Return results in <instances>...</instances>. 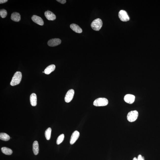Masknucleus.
I'll return each mask as SVG.
<instances>
[{"label":"nucleus","mask_w":160,"mask_h":160,"mask_svg":"<svg viewBox=\"0 0 160 160\" xmlns=\"http://www.w3.org/2000/svg\"><path fill=\"white\" fill-rule=\"evenodd\" d=\"M65 138V135L63 134H62L60 135L58 137L56 141L57 145H59L63 141Z\"/></svg>","instance_id":"nucleus-20"},{"label":"nucleus","mask_w":160,"mask_h":160,"mask_svg":"<svg viewBox=\"0 0 160 160\" xmlns=\"http://www.w3.org/2000/svg\"><path fill=\"white\" fill-rule=\"evenodd\" d=\"M32 20L36 24L40 26L43 25L44 22L43 20L40 17L36 15H33L31 18Z\"/></svg>","instance_id":"nucleus-11"},{"label":"nucleus","mask_w":160,"mask_h":160,"mask_svg":"<svg viewBox=\"0 0 160 160\" xmlns=\"http://www.w3.org/2000/svg\"><path fill=\"white\" fill-rule=\"evenodd\" d=\"M79 133L78 131H76L73 133L70 138V143L71 145H73L75 143L79 138Z\"/></svg>","instance_id":"nucleus-8"},{"label":"nucleus","mask_w":160,"mask_h":160,"mask_svg":"<svg viewBox=\"0 0 160 160\" xmlns=\"http://www.w3.org/2000/svg\"><path fill=\"white\" fill-rule=\"evenodd\" d=\"M44 15L49 20L53 21L56 19V15L53 12L47 10L44 12Z\"/></svg>","instance_id":"nucleus-10"},{"label":"nucleus","mask_w":160,"mask_h":160,"mask_svg":"<svg viewBox=\"0 0 160 160\" xmlns=\"http://www.w3.org/2000/svg\"><path fill=\"white\" fill-rule=\"evenodd\" d=\"M138 112L136 110L130 111L127 114V120L130 122H134L138 118Z\"/></svg>","instance_id":"nucleus-4"},{"label":"nucleus","mask_w":160,"mask_h":160,"mask_svg":"<svg viewBox=\"0 0 160 160\" xmlns=\"http://www.w3.org/2000/svg\"><path fill=\"white\" fill-rule=\"evenodd\" d=\"M52 130L50 127L48 128L46 130L45 132V136L46 139L47 140H49L50 139L51 136Z\"/></svg>","instance_id":"nucleus-19"},{"label":"nucleus","mask_w":160,"mask_h":160,"mask_svg":"<svg viewBox=\"0 0 160 160\" xmlns=\"http://www.w3.org/2000/svg\"><path fill=\"white\" fill-rule=\"evenodd\" d=\"M102 25V20L100 19H97L92 21L91 26L92 29L95 31H98L101 29Z\"/></svg>","instance_id":"nucleus-2"},{"label":"nucleus","mask_w":160,"mask_h":160,"mask_svg":"<svg viewBox=\"0 0 160 160\" xmlns=\"http://www.w3.org/2000/svg\"><path fill=\"white\" fill-rule=\"evenodd\" d=\"M39 146L38 142L35 141L34 142L33 145V151L35 155L38 154L39 152Z\"/></svg>","instance_id":"nucleus-16"},{"label":"nucleus","mask_w":160,"mask_h":160,"mask_svg":"<svg viewBox=\"0 0 160 160\" xmlns=\"http://www.w3.org/2000/svg\"><path fill=\"white\" fill-rule=\"evenodd\" d=\"M11 19L15 22H19L21 20V15L18 12H14L11 14Z\"/></svg>","instance_id":"nucleus-14"},{"label":"nucleus","mask_w":160,"mask_h":160,"mask_svg":"<svg viewBox=\"0 0 160 160\" xmlns=\"http://www.w3.org/2000/svg\"><path fill=\"white\" fill-rule=\"evenodd\" d=\"M8 1V0H1L0 1V4L5 3H6Z\"/></svg>","instance_id":"nucleus-24"},{"label":"nucleus","mask_w":160,"mask_h":160,"mask_svg":"<svg viewBox=\"0 0 160 160\" xmlns=\"http://www.w3.org/2000/svg\"><path fill=\"white\" fill-rule=\"evenodd\" d=\"M7 15V12L6 10L4 9L1 10H0V16L2 18H4L6 17Z\"/></svg>","instance_id":"nucleus-21"},{"label":"nucleus","mask_w":160,"mask_h":160,"mask_svg":"<svg viewBox=\"0 0 160 160\" xmlns=\"http://www.w3.org/2000/svg\"><path fill=\"white\" fill-rule=\"evenodd\" d=\"M56 1L62 4H64L66 2V0H57Z\"/></svg>","instance_id":"nucleus-23"},{"label":"nucleus","mask_w":160,"mask_h":160,"mask_svg":"<svg viewBox=\"0 0 160 160\" xmlns=\"http://www.w3.org/2000/svg\"><path fill=\"white\" fill-rule=\"evenodd\" d=\"M61 43V40L59 39L54 38L51 39L48 42L47 44L50 47H55L59 45Z\"/></svg>","instance_id":"nucleus-7"},{"label":"nucleus","mask_w":160,"mask_h":160,"mask_svg":"<svg viewBox=\"0 0 160 160\" xmlns=\"http://www.w3.org/2000/svg\"><path fill=\"white\" fill-rule=\"evenodd\" d=\"M135 98L134 95L131 94H128L124 96V100L126 102L131 104L134 102Z\"/></svg>","instance_id":"nucleus-9"},{"label":"nucleus","mask_w":160,"mask_h":160,"mask_svg":"<svg viewBox=\"0 0 160 160\" xmlns=\"http://www.w3.org/2000/svg\"><path fill=\"white\" fill-rule=\"evenodd\" d=\"M133 160H138L137 158L136 157H135L133 158Z\"/></svg>","instance_id":"nucleus-25"},{"label":"nucleus","mask_w":160,"mask_h":160,"mask_svg":"<svg viewBox=\"0 0 160 160\" xmlns=\"http://www.w3.org/2000/svg\"><path fill=\"white\" fill-rule=\"evenodd\" d=\"M74 94V90L71 89L69 90L67 92L65 97V101L67 103L71 102L73 98Z\"/></svg>","instance_id":"nucleus-6"},{"label":"nucleus","mask_w":160,"mask_h":160,"mask_svg":"<svg viewBox=\"0 0 160 160\" xmlns=\"http://www.w3.org/2000/svg\"><path fill=\"white\" fill-rule=\"evenodd\" d=\"M1 150L3 154L7 155H10L12 154V151L11 149L6 147L2 148Z\"/></svg>","instance_id":"nucleus-17"},{"label":"nucleus","mask_w":160,"mask_h":160,"mask_svg":"<svg viewBox=\"0 0 160 160\" xmlns=\"http://www.w3.org/2000/svg\"><path fill=\"white\" fill-rule=\"evenodd\" d=\"M108 101L105 98H99L94 101L93 104L96 106H102L107 105Z\"/></svg>","instance_id":"nucleus-3"},{"label":"nucleus","mask_w":160,"mask_h":160,"mask_svg":"<svg viewBox=\"0 0 160 160\" xmlns=\"http://www.w3.org/2000/svg\"><path fill=\"white\" fill-rule=\"evenodd\" d=\"M22 75L20 72H17L14 74L12 78L10 85L12 86H14L18 85L21 81L22 79Z\"/></svg>","instance_id":"nucleus-1"},{"label":"nucleus","mask_w":160,"mask_h":160,"mask_svg":"<svg viewBox=\"0 0 160 160\" xmlns=\"http://www.w3.org/2000/svg\"><path fill=\"white\" fill-rule=\"evenodd\" d=\"M56 68L54 65H52L47 67L44 70V72L46 74H49L54 71Z\"/></svg>","instance_id":"nucleus-15"},{"label":"nucleus","mask_w":160,"mask_h":160,"mask_svg":"<svg viewBox=\"0 0 160 160\" xmlns=\"http://www.w3.org/2000/svg\"><path fill=\"white\" fill-rule=\"evenodd\" d=\"M30 102L32 106H35L37 104V97L36 94L33 93L30 97Z\"/></svg>","instance_id":"nucleus-13"},{"label":"nucleus","mask_w":160,"mask_h":160,"mask_svg":"<svg viewBox=\"0 0 160 160\" xmlns=\"http://www.w3.org/2000/svg\"><path fill=\"white\" fill-rule=\"evenodd\" d=\"M70 27L73 31L76 33H81L83 31L82 28L79 26L75 24H71Z\"/></svg>","instance_id":"nucleus-12"},{"label":"nucleus","mask_w":160,"mask_h":160,"mask_svg":"<svg viewBox=\"0 0 160 160\" xmlns=\"http://www.w3.org/2000/svg\"><path fill=\"white\" fill-rule=\"evenodd\" d=\"M138 160H145V157L142 156L141 155H139L137 158Z\"/></svg>","instance_id":"nucleus-22"},{"label":"nucleus","mask_w":160,"mask_h":160,"mask_svg":"<svg viewBox=\"0 0 160 160\" xmlns=\"http://www.w3.org/2000/svg\"><path fill=\"white\" fill-rule=\"evenodd\" d=\"M10 137L8 134L5 133H0V139L5 141H8L10 140Z\"/></svg>","instance_id":"nucleus-18"},{"label":"nucleus","mask_w":160,"mask_h":160,"mask_svg":"<svg viewBox=\"0 0 160 160\" xmlns=\"http://www.w3.org/2000/svg\"><path fill=\"white\" fill-rule=\"evenodd\" d=\"M120 20L124 22H126L130 20V18L127 12L125 11L122 10L120 11L118 14Z\"/></svg>","instance_id":"nucleus-5"}]
</instances>
